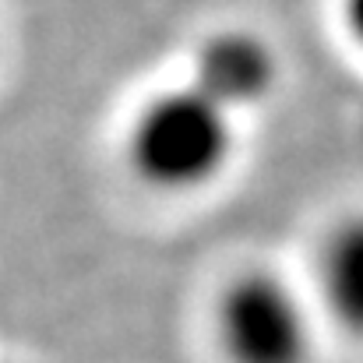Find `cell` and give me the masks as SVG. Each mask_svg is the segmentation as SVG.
I'll return each instance as SVG.
<instances>
[{"mask_svg":"<svg viewBox=\"0 0 363 363\" xmlns=\"http://www.w3.org/2000/svg\"><path fill=\"white\" fill-rule=\"evenodd\" d=\"M318 293L332 321L363 339V216L342 219L318 254Z\"/></svg>","mask_w":363,"mask_h":363,"instance_id":"4","label":"cell"},{"mask_svg":"<svg viewBox=\"0 0 363 363\" xmlns=\"http://www.w3.org/2000/svg\"><path fill=\"white\" fill-rule=\"evenodd\" d=\"M342 25L350 39L363 50V0H342Z\"/></svg>","mask_w":363,"mask_h":363,"instance_id":"5","label":"cell"},{"mask_svg":"<svg viewBox=\"0 0 363 363\" xmlns=\"http://www.w3.org/2000/svg\"><path fill=\"white\" fill-rule=\"evenodd\" d=\"M279 82V64L272 46L247 32V28H223L208 35L194 53V78L208 99H216L223 110L240 113L268 99V92Z\"/></svg>","mask_w":363,"mask_h":363,"instance_id":"3","label":"cell"},{"mask_svg":"<svg viewBox=\"0 0 363 363\" xmlns=\"http://www.w3.org/2000/svg\"><path fill=\"white\" fill-rule=\"evenodd\" d=\"M233 148V113L191 82L152 92L134 110L123 141L130 173L162 194L205 191L226 173Z\"/></svg>","mask_w":363,"mask_h":363,"instance_id":"1","label":"cell"},{"mask_svg":"<svg viewBox=\"0 0 363 363\" xmlns=\"http://www.w3.org/2000/svg\"><path fill=\"white\" fill-rule=\"evenodd\" d=\"M216 342L226 363H311L314 311L272 268H247L216 300Z\"/></svg>","mask_w":363,"mask_h":363,"instance_id":"2","label":"cell"}]
</instances>
